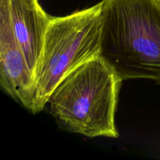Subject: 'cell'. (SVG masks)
<instances>
[{
  "label": "cell",
  "instance_id": "cell-1",
  "mask_svg": "<svg viewBox=\"0 0 160 160\" xmlns=\"http://www.w3.org/2000/svg\"><path fill=\"white\" fill-rule=\"evenodd\" d=\"M100 56L122 80L160 84V0H102Z\"/></svg>",
  "mask_w": 160,
  "mask_h": 160
},
{
  "label": "cell",
  "instance_id": "cell-3",
  "mask_svg": "<svg viewBox=\"0 0 160 160\" xmlns=\"http://www.w3.org/2000/svg\"><path fill=\"white\" fill-rule=\"evenodd\" d=\"M101 2L65 17H51L34 74L31 112L43 110L62 78L83 62L100 56Z\"/></svg>",
  "mask_w": 160,
  "mask_h": 160
},
{
  "label": "cell",
  "instance_id": "cell-4",
  "mask_svg": "<svg viewBox=\"0 0 160 160\" xmlns=\"http://www.w3.org/2000/svg\"><path fill=\"white\" fill-rule=\"evenodd\" d=\"M34 77L11 25L7 0H0V85L5 93L31 110Z\"/></svg>",
  "mask_w": 160,
  "mask_h": 160
},
{
  "label": "cell",
  "instance_id": "cell-2",
  "mask_svg": "<svg viewBox=\"0 0 160 160\" xmlns=\"http://www.w3.org/2000/svg\"><path fill=\"white\" fill-rule=\"evenodd\" d=\"M123 80L101 57L72 70L48 98L49 112L70 132L117 138L115 112Z\"/></svg>",
  "mask_w": 160,
  "mask_h": 160
},
{
  "label": "cell",
  "instance_id": "cell-5",
  "mask_svg": "<svg viewBox=\"0 0 160 160\" xmlns=\"http://www.w3.org/2000/svg\"><path fill=\"white\" fill-rule=\"evenodd\" d=\"M12 32L27 64L35 74L51 20L38 0H7Z\"/></svg>",
  "mask_w": 160,
  "mask_h": 160
}]
</instances>
